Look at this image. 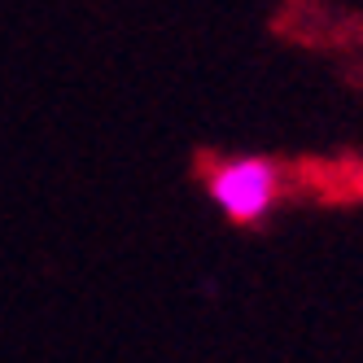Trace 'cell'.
Here are the masks:
<instances>
[{
  "mask_svg": "<svg viewBox=\"0 0 363 363\" xmlns=\"http://www.w3.org/2000/svg\"><path fill=\"white\" fill-rule=\"evenodd\" d=\"M211 193H215V201L223 206V215L250 223V219H258V215L272 206V197H276V171H272L267 162H258V158L228 162V167L215 171Z\"/></svg>",
  "mask_w": 363,
  "mask_h": 363,
  "instance_id": "1",
  "label": "cell"
}]
</instances>
